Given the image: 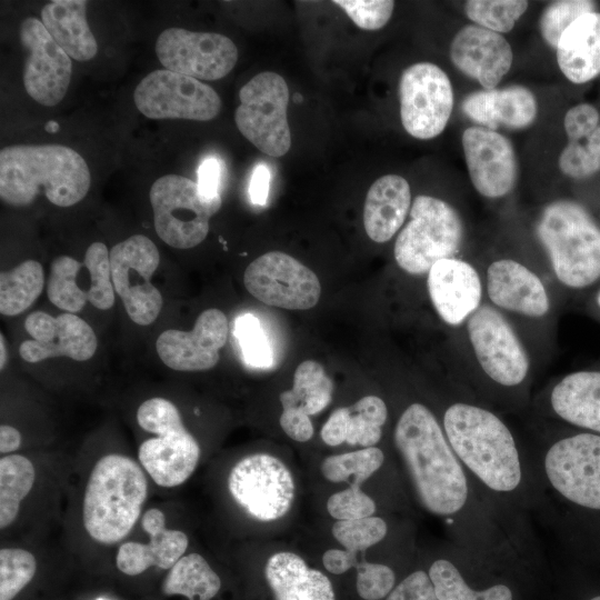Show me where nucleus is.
Returning <instances> with one entry per match:
<instances>
[{
  "label": "nucleus",
  "instance_id": "27",
  "mask_svg": "<svg viewBox=\"0 0 600 600\" xmlns=\"http://www.w3.org/2000/svg\"><path fill=\"white\" fill-rule=\"evenodd\" d=\"M409 182L399 174L377 179L367 192L363 226L368 237L378 243L389 241L403 226L411 209Z\"/></svg>",
  "mask_w": 600,
  "mask_h": 600
},
{
  "label": "nucleus",
  "instance_id": "35",
  "mask_svg": "<svg viewBox=\"0 0 600 600\" xmlns=\"http://www.w3.org/2000/svg\"><path fill=\"white\" fill-rule=\"evenodd\" d=\"M44 287V272L40 262L26 260L0 274V312L14 317L38 299Z\"/></svg>",
  "mask_w": 600,
  "mask_h": 600
},
{
  "label": "nucleus",
  "instance_id": "5",
  "mask_svg": "<svg viewBox=\"0 0 600 600\" xmlns=\"http://www.w3.org/2000/svg\"><path fill=\"white\" fill-rule=\"evenodd\" d=\"M536 231L563 287L580 290L600 279V226L582 204L568 199L550 202Z\"/></svg>",
  "mask_w": 600,
  "mask_h": 600
},
{
  "label": "nucleus",
  "instance_id": "7",
  "mask_svg": "<svg viewBox=\"0 0 600 600\" xmlns=\"http://www.w3.org/2000/svg\"><path fill=\"white\" fill-rule=\"evenodd\" d=\"M410 220L397 236L393 256L400 269L427 274L439 260L457 257L464 236L458 211L447 201L426 194L414 198Z\"/></svg>",
  "mask_w": 600,
  "mask_h": 600
},
{
  "label": "nucleus",
  "instance_id": "47",
  "mask_svg": "<svg viewBox=\"0 0 600 600\" xmlns=\"http://www.w3.org/2000/svg\"><path fill=\"white\" fill-rule=\"evenodd\" d=\"M357 591L364 600H380L387 597L396 583L393 570L381 563H357Z\"/></svg>",
  "mask_w": 600,
  "mask_h": 600
},
{
  "label": "nucleus",
  "instance_id": "41",
  "mask_svg": "<svg viewBox=\"0 0 600 600\" xmlns=\"http://www.w3.org/2000/svg\"><path fill=\"white\" fill-rule=\"evenodd\" d=\"M528 4L523 0H470L464 4V12L477 26L506 33L527 11Z\"/></svg>",
  "mask_w": 600,
  "mask_h": 600
},
{
  "label": "nucleus",
  "instance_id": "60",
  "mask_svg": "<svg viewBox=\"0 0 600 600\" xmlns=\"http://www.w3.org/2000/svg\"><path fill=\"white\" fill-rule=\"evenodd\" d=\"M46 130L48 132H56L57 130H59V124L54 121H49L47 124H46Z\"/></svg>",
  "mask_w": 600,
  "mask_h": 600
},
{
  "label": "nucleus",
  "instance_id": "11",
  "mask_svg": "<svg viewBox=\"0 0 600 600\" xmlns=\"http://www.w3.org/2000/svg\"><path fill=\"white\" fill-rule=\"evenodd\" d=\"M160 254L143 234H134L110 250L111 279L129 318L139 326L151 324L159 316L163 299L152 284Z\"/></svg>",
  "mask_w": 600,
  "mask_h": 600
},
{
  "label": "nucleus",
  "instance_id": "49",
  "mask_svg": "<svg viewBox=\"0 0 600 600\" xmlns=\"http://www.w3.org/2000/svg\"><path fill=\"white\" fill-rule=\"evenodd\" d=\"M558 163L562 173L572 179H584L600 170V158L580 141H569L562 149Z\"/></svg>",
  "mask_w": 600,
  "mask_h": 600
},
{
  "label": "nucleus",
  "instance_id": "17",
  "mask_svg": "<svg viewBox=\"0 0 600 600\" xmlns=\"http://www.w3.org/2000/svg\"><path fill=\"white\" fill-rule=\"evenodd\" d=\"M156 53L166 70L210 81L226 77L238 60L230 38L182 28L163 30L156 41Z\"/></svg>",
  "mask_w": 600,
  "mask_h": 600
},
{
  "label": "nucleus",
  "instance_id": "51",
  "mask_svg": "<svg viewBox=\"0 0 600 600\" xmlns=\"http://www.w3.org/2000/svg\"><path fill=\"white\" fill-rule=\"evenodd\" d=\"M386 600H438L429 574L417 570L407 576L387 596Z\"/></svg>",
  "mask_w": 600,
  "mask_h": 600
},
{
  "label": "nucleus",
  "instance_id": "15",
  "mask_svg": "<svg viewBox=\"0 0 600 600\" xmlns=\"http://www.w3.org/2000/svg\"><path fill=\"white\" fill-rule=\"evenodd\" d=\"M137 109L150 119L209 121L221 108L219 94L198 79L159 69L136 87Z\"/></svg>",
  "mask_w": 600,
  "mask_h": 600
},
{
  "label": "nucleus",
  "instance_id": "37",
  "mask_svg": "<svg viewBox=\"0 0 600 600\" xmlns=\"http://www.w3.org/2000/svg\"><path fill=\"white\" fill-rule=\"evenodd\" d=\"M438 600H513V592L504 583L482 590L471 588L459 569L447 559L432 562L428 571Z\"/></svg>",
  "mask_w": 600,
  "mask_h": 600
},
{
  "label": "nucleus",
  "instance_id": "21",
  "mask_svg": "<svg viewBox=\"0 0 600 600\" xmlns=\"http://www.w3.org/2000/svg\"><path fill=\"white\" fill-rule=\"evenodd\" d=\"M470 180L481 196L497 199L516 186L518 163L512 143L503 134L484 127H470L461 138Z\"/></svg>",
  "mask_w": 600,
  "mask_h": 600
},
{
  "label": "nucleus",
  "instance_id": "53",
  "mask_svg": "<svg viewBox=\"0 0 600 600\" xmlns=\"http://www.w3.org/2000/svg\"><path fill=\"white\" fill-rule=\"evenodd\" d=\"M221 168L216 158H207L198 169V186L201 192L210 198H221L219 193Z\"/></svg>",
  "mask_w": 600,
  "mask_h": 600
},
{
  "label": "nucleus",
  "instance_id": "12",
  "mask_svg": "<svg viewBox=\"0 0 600 600\" xmlns=\"http://www.w3.org/2000/svg\"><path fill=\"white\" fill-rule=\"evenodd\" d=\"M229 491L252 518L272 521L283 517L294 498V482L286 464L267 453L242 458L231 469Z\"/></svg>",
  "mask_w": 600,
  "mask_h": 600
},
{
  "label": "nucleus",
  "instance_id": "50",
  "mask_svg": "<svg viewBox=\"0 0 600 600\" xmlns=\"http://www.w3.org/2000/svg\"><path fill=\"white\" fill-rule=\"evenodd\" d=\"M600 122L599 111L591 103L582 102L571 107L564 114L563 127L569 141L587 139Z\"/></svg>",
  "mask_w": 600,
  "mask_h": 600
},
{
  "label": "nucleus",
  "instance_id": "29",
  "mask_svg": "<svg viewBox=\"0 0 600 600\" xmlns=\"http://www.w3.org/2000/svg\"><path fill=\"white\" fill-rule=\"evenodd\" d=\"M549 403L559 419L600 434V370L566 374L552 387Z\"/></svg>",
  "mask_w": 600,
  "mask_h": 600
},
{
  "label": "nucleus",
  "instance_id": "14",
  "mask_svg": "<svg viewBox=\"0 0 600 600\" xmlns=\"http://www.w3.org/2000/svg\"><path fill=\"white\" fill-rule=\"evenodd\" d=\"M400 117L413 138L429 140L446 128L453 108V89L447 73L431 62L414 63L399 81Z\"/></svg>",
  "mask_w": 600,
  "mask_h": 600
},
{
  "label": "nucleus",
  "instance_id": "58",
  "mask_svg": "<svg viewBox=\"0 0 600 600\" xmlns=\"http://www.w3.org/2000/svg\"><path fill=\"white\" fill-rule=\"evenodd\" d=\"M7 361V350L3 334L0 336V369L2 370Z\"/></svg>",
  "mask_w": 600,
  "mask_h": 600
},
{
  "label": "nucleus",
  "instance_id": "45",
  "mask_svg": "<svg viewBox=\"0 0 600 600\" xmlns=\"http://www.w3.org/2000/svg\"><path fill=\"white\" fill-rule=\"evenodd\" d=\"M597 2L591 0H560L550 3L542 12L539 27L544 41L557 48L563 31L580 16L596 11Z\"/></svg>",
  "mask_w": 600,
  "mask_h": 600
},
{
  "label": "nucleus",
  "instance_id": "39",
  "mask_svg": "<svg viewBox=\"0 0 600 600\" xmlns=\"http://www.w3.org/2000/svg\"><path fill=\"white\" fill-rule=\"evenodd\" d=\"M383 461L381 449L370 447L326 458L321 472L331 482L351 481L350 486H360L381 468Z\"/></svg>",
  "mask_w": 600,
  "mask_h": 600
},
{
  "label": "nucleus",
  "instance_id": "42",
  "mask_svg": "<svg viewBox=\"0 0 600 600\" xmlns=\"http://www.w3.org/2000/svg\"><path fill=\"white\" fill-rule=\"evenodd\" d=\"M37 560L28 550H0V600H12L34 577Z\"/></svg>",
  "mask_w": 600,
  "mask_h": 600
},
{
  "label": "nucleus",
  "instance_id": "9",
  "mask_svg": "<svg viewBox=\"0 0 600 600\" xmlns=\"http://www.w3.org/2000/svg\"><path fill=\"white\" fill-rule=\"evenodd\" d=\"M474 360L494 384L521 387L531 371L526 346L510 319L484 302L462 326Z\"/></svg>",
  "mask_w": 600,
  "mask_h": 600
},
{
  "label": "nucleus",
  "instance_id": "46",
  "mask_svg": "<svg viewBox=\"0 0 600 600\" xmlns=\"http://www.w3.org/2000/svg\"><path fill=\"white\" fill-rule=\"evenodd\" d=\"M361 29L378 30L391 18L394 2L390 0H334Z\"/></svg>",
  "mask_w": 600,
  "mask_h": 600
},
{
  "label": "nucleus",
  "instance_id": "55",
  "mask_svg": "<svg viewBox=\"0 0 600 600\" xmlns=\"http://www.w3.org/2000/svg\"><path fill=\"white\" fill-rule=\"evenodd\" d=\"M270 170L263 163H259L251 176L249 194L253 203L264 206L269 194Z\"/></svg>",
  "mask_w": 600,
  "mask_h": 600
},
{
  "label": "nucleus",
  "instance_id": "62",
  "mask_svg": "<svg viewBox=\"0 0 600 600\" xmlns=\"http://www.w3.org/2000/svg\"><path fill=\"white\" fill-rule=\"evenodd\" d=\"M98 600H104V599L99 598Z\"/></svg>",
  "mask_w": 600,
  "mask_h": 600
},
{
  "label": "nucleus",
  "instance_id": "4",
  "mask_svg": "<svg viewBox=\"0 0 600 600\" xmlns=\"http://www.w3.org/2000/svg\"><path fill=\"white\" fill-rule=\"evenodd\" d=\"M148 482L133 459L110 453L93 466L84 490L82 520L97 542L121 541L134 527L147 499Z\"/></svg>",
  "mask_w": 600,
  "mask_h": 600
},
{
  "label": "nucleus",
  "instance_id": "16",
  "mask_svg": "<svg viewBox=\"0 0 600 600\" xmlns=\"http://www.w3.org/2000/svg\"><path fill=\"white\" fill-rule=\"evenodd\" d=\"M243 282L259 301L289 310L310 309L321 294L317 274L281 251H270L253 260L244 271Z\"/></svg>",
  "mask_w": 600,
  "mask_h": 600
},
{
  "label": "nucleus",
  "instance_id": "1",
  "mask_svg": "<svg viewBox=\"0 0 600 600\" xmlns=\"http://www.w3.org/2000/svg\"><path fill=\"white\" fill-rule=\"evenodd\" d=\"M393 438L421 504L441 517L459 513L469 498L464 467L433 412L419 402L409 404Z\"/></svg>",
  "mask_w": 600,
  "mask_h": 600
},
{
  "label": "nucleus",
  "instance_id": "24",
  "mask_svg": "<svg viewBox=\"0 0 600 600\" xmlns=\"http://www.w3.org/2000/svg\"><path fill=\"white\" fill-rule=\"evenodd\" d=\"M450 59L483 89H493L512 66L511 46L500 33L477 24L461 28L450 44Z\"/></svg>",
  "mask_w": 600,
  "mask_h": 600
},
{
  "label": "nucleus",
  "instance_id": "38",
  "mask_svg": "<svg viewBox=\"0 0 600 600\" xmlns=\"http://www.w3.org/2000/svg\"><path fill=\"white\" fill-rule=\"evenodd\" d=\"M82 267L83 263L69 256H59L51 262L47 296L53 306L66 312L77 313L88 301L86 291L77 282Z\"/></svg>",
  "mask_w": 600,
  "mask_h": 600
},
{
  "label": "nucleus",
  "instance_id": "13",
  "mask_svg": "<svg viewBox=\"0 0 600 600\" xmlns=\"http://www.w3.org/2000/svg\"><path fill=\"white\" fill-rule=\"evenodd\" d=\"M544 472L552 488L571 503L600 510V434L580 432L547 450Z\"/></svg>",
  "mask_w": 600,
  "mask_h": 600
},
{
  "label": "nucleus",
  "instance_id": "43",
  "mask_svg": "<svg viewBox=\"0 0 600 600\" xmlns=\"http://www.w3.org/2000/svg\"><path fill=\"white\" fill-rule=\"evenodd\" d=\"M387 531L386 521L373 516L354 520H338L332 526L333 537L346 550L357 553L380 542Z\"/></svg>",
  "mask_w": 600,
  "mask_h": 600
},
{
  "label": "nucleus",
  "instance_id": "31",
  "mask_svg": "<svg viewBox=\"0 0 600 600\" xmlns=\"http://www.w3.org/2000/svg\"><path fill=\"white\" fill-rule=\"evenodd\" d=\"M264 574L276 600H336L328 577L309 568L296 553L277 552L271 556Z\"/></svg>",
  "mask_w": 600,
  "mask_h": 600
},
{
  "label": "nucleus",
  "instance_id": "22",
  "mask_svg": "<svg viewBox=\"0 0 600 600\" xmlns=\"http://www.w3.org/2000/svg\"><path fill=\"white\" fill-rule=\"evenodd\" d=\"M228 338V319L217 309L204 310L190 331L168 329L156 341L161 361L176 371H203L220 359V349Z\"/></svg>",
  "mask_w": 600,
  "mask_h": 600
},
{
  "label": "nucleus",
  "instance_id": "52",
  "mask_svg": "<svg viewBox=\"0 0 600 600\" xmlns=\"http://www.w3.org/2000/svg\"><path fill=\"white\" fill-rule=\"evenodd\" d=\"M280 426L291 439L306 442L313 436V426L310 417L292 410H282Z\"/></svg>",
  "mask_w": 600,
  "mask_h": 600
},
{
  "label": "nucleus",
  "instance_id": "34",
  "mask_svg": "<svg viewBox=\"0 0 600 600\" xmlns=\"http://www.w3.org/2000/svg\"><path fill=\"white\" fill-rule=\"evenodd\" d=\"M221 581L199 553L183 556L169 571L162 583L167 596L181 594L189 600H211Z\"/></svg>",
  "mask_w": 600,
  "mask_h": 600
},
{
  "label": "nucleus",
  "instance_id": "18",
  "mask_svg": "<svg viewBox=\"0 0 600 600\" xmlns=\"http://www.w3.org/2000/svg\"><path fill=\"white\" fill-rule=\"evenodd\" d=\"M19 37L27 52L23 66V86L27 93L42 106L58 104L70 84V57L34 17L21 21Z\"/></svg>",
  "mask_w": 600,
  "mask_h": 600
},
{
  "label": "nucleus",
  "instance_id": "8",
  "mask_svg": "<svg viewBox=\"0 0 600 600\" xmlns=\"http://www.w3.org/2000/svg\"><path fill=\"white\" fill-rule=\"evenodd\" d=\"M149 199L158 237L177 249L200 244L209 232L210 218L221 207V198L206 197L197 182L179 174L157 179Z\"/></svg>",
  "mask_w": 600,
  "mask_h": 600
},
{
  "label": "nucleus",
  "instance_id": "2",
  "mask_svg": "<svg viewBox=\"0 0 600 600\" xmlns=\"http://www.w3.org/2000/svg\"><path fill=\"white\" fill-rule=\"evenodd\" d=\"M91 174L84 159L61 144H20L0 151V197L13 207L39 193L58 207H71L88 193Z\"/></svg>",
  "mask_w": 600,
  "mask_h": 600
},
{
  "label": "nucleus",
  "instance_id": "10",
  "mask_svg": "<svg viewBox=\"0 0 600 600\" xmlns=\"http://www.w3.org/2000/svg\"><path fill=\"white\" fill-rule=\"evenodd\" d=\"M239 99L234 121L242 136L268 156H284L291 146L286 80L271 71L258 73L242 86Z\"/></svg>",
  "mask_w": 600,
  "mask_h": 600
},
{
  "label": "nucleus",
  "instance_id": "26",
  "mask_svg": "<svg viewBox=\"0 0 600 600\" xmlns=\"http://www.w3.org/2000/svg\"><path fill=\"white\" fill-rule=\"evenodd\" d=\"M462 110L471 120L491 130L499 126L523 129L533 123L538 104L529 89L511 84L470 93L462 102Z\"/></svg>",
  "mask_w": 600,
  "mask_h": 600
},
{
  "label": "nucleus",
  "instance_id": "20",
  "mask_svg": "<svg viewBox=\"0 0 600 600\" xmlns=\"http://www.w3.org/2000/svg\"><path fill=\"white\" fill-rule=\"evenodd\" d=\"M483 283L489 303L504 314L542 320L551 312V297L544 281L516 259L499 258L490 262Z\"/></svg>",
  "mask_w": 600,
  "mask_h": 600
},
{
  "label": "nucleus",
  "instance_id": "33",
  "mask_svg": "<svg viewBox=\"0 0 600 600\" xmlns=\"http://www.w3.org/2000/svg\"><path fill=\"white\" fill-rule=\"evenodd\" d=\"M333 382L323 367L313 360L301 362L293 374L291 390L280 394L282 410H292L307 416L322 411L331 401Z\"/></svg>",
  "mask_w": 600,
  "mask_h": 600
},
{
  "label": "nucleus",
  "instance_id": "36",
  "mask_svg": "<svg viewBox=\"0 0 600 600\" xmlns=\"http://www.w3.org/2000/svg\"><path fill=\"white\" fill-rule=\"evenodd\" d=\"M36 470L22 454H7L0 459V528L3 530L17 519L22 500L31 491Z\"/></svg>",
  "mask_w": 600,
  "mask_h": 600
},
{
  "label": "nucleus",
  "instance_id": "28",
  "mask_svg": "<svg viewBox=\"0 0 600 600\" xmlns=\"http://www.w3.org/2000/svg\"><path fill=\"white\" fill-rule=\"evenodd\" d=\"M557 62L572 83H587L600 74V12L591 11L577 18L561 34Z\"/></svg>",
  "mask_w": 600,
  "mask_h": 600
},
{
  "label": "nucleus",
  "instance_id": "54",
  "mask_svg": "<svg viewBox=\"0 0 600 600\" xmlns=\"http://www.w3.org/2000/svg\"><path fill=\"white\" fill-rule=\"evenodd\" d=\"M357 554L349 550L329 549L323 553L322 562L330 573L342 574L357 566L359 562Z\"/></svg>",
  "mask_w": 600,
  "mask_h": 600
},
{
  "label": "nucleus",
  "instance_id": "32",
  "mask_svg": "<svg viewBox=\"0 0 600 600\" xmlns=\"http://www.w3.org/2000/svg\"><path fill=\"white\" fill-rule=\"evenodd\" d=\"M87 1L54 0L41 9V22L63 51L78 61H88L98 52L97 40L87 21Z\"/></svg>",
  "mask_w": 600,
  "mask_h": 600
},
{
  "label": "nucleus",
  "instance_id": "59",
  "mask_svg": "<svg viewBox=\"0 0 600 600\" xmlns=\"http://www.w3.org/2000/svg\"><path fill=\"white\" fill-rule=\"evenodd\" d=\"M581 600H600V590L591 591L588 593V597H584Z\"/></svg>",
  "mask_w": 600,
  "mask_h": 600
},
{
  "label": "nucleus",
  "instance_id": "19",
  "mask_svg": "<svg viewBox=\"0 0 600 600\" xmlns=\"http://www.w3.org/2000/svg\"><path fill=\"white\" fill-rule=\"evenodd\" d=\"M24 329L31 339L21 342L19 354L30 363L56 357L86 361L93 357L98 347L93 329L76 313L53 317L34 311L26 318Z\"/></svg>",
  "mask_w": 600,
  "mask_h": 600
},
{
  "label": "nucleus",
  "instance_id": "48",
  "mask_svg": "<svg viewBox=\"0 0 600 600\" xmlns=\"http://www.w3.org/2000/svg\"><path fill=\"white\" fill-rule=\"evenodd\" d=\"M327 510L337 520H354L371 517L376 503L360 486L353 484L333 493L327 501Z\"/></svg>",
  "mask_w": 600,
  "mask_h": 600
},
{
  "label": "nucleus",
  "instance_id": "23",
  "mask_svg": "<svg viewBox=\"0 0 600 600\" xmlns=\"http://www.w3.org/2000/svg\"><path fill=\"white\" fill-rule=\"evenodd\" d=\"M427 288L437 314L453 328L462 327L483 303L481 274L458 257L437 261L427 273Z\"/></svg>",
  "mask_w": 600,
  "mask_h": 600
},
{
  "label": "nucleus",
  "instance_id": "3",
  "mask_svg": "<svg viewBox=\"0 0 600 600\" xmlns=\"http://www.w3.org/2000/svg\"><path fill=\"white\" fill-rule=\"evenodd\" d=\"M446 437L459 461L487 488L509 493L522 482V463L507 423L481 406L457 401L442 417Z\"/></svg>",
  "mask_w": 600,
  "mask_h": 600
},
{
  "label": "nucleus",
  "instance_id": "30",
  "mask_svg": "<svg viewBox=\"0 0 600 600\" xmlns=\"http://www.w3.org/2000/svg\"><path fill=\"white\" fill-rule=\"evenodd\" d=\"M387 418L386 402L377 396H366L350 407L334 410L320 434L331 447L347 442L370 448L380 441Z\"/></svg>",
  "mask_w": 600,
  "mask_h": 600
},
{
  "label": "nucleus",
  "instance_id": "57",
  "mask_svg": "<svg viewBox=\"0 0 600 600\" xmlns=\"http://www.w3.org/2000/svg\"><path fill=\"white\" fill-rule=\"evenodd\" d=\"M586 140L588 149L600 158V124Z\"/></svg>",
  "mask_w": 600,
  "mask_h": 600
},
{
  "label": "nucleus",
  "instance_id": "6",
  "mask_svg": "<svg viewBox=\"0 0 600 600\" xmlns=\"http://www.w3.org/2000/svg\"><path fill=\"white\" fill-rule=\"evenodd\" d=\"M137 422L144 431L157 434L139 447L142 468L160 487L182 484L198 466L200 447L186 429L178 408L164 398L148 399L137 410Z\"/></svg>",
  "mask_w": 600,
  "mask_h": 600
},
{
  "label": "nucleus",
  "instance_id": "56",
  "mask_svg": "<svg viewBox=\"0 0 600 600\" xmlns=\"http://www.w3.org/2000/svg\"><path fill=\"white\" fill-rule=\"evenodd\" d=\"M21 444V433L14 427L1 424L0 427V452L3 454L14 452Z\"/></svg>",
  "mask_w": 600,
  "mask_h": 600
},
{
  "label": "nucleus",
  "instance_id": "40",
  "mask_svg": "<svg viewBox=\"0 0 600 600\" xmlns=\"http://www.w3.org/2000/svg\"><path fill=\"white\" fill-rule=\"evenodd\" d=\"M83 266L89 274L88 301L100 310L114 304V288L111 279L110 251L102 242L91 243L84 254Z\"/></svg>",
  "mask_w": 600,
  "mask_h": 600
},
{
  "label": "nucleus",
  "instance_id": "61",
  "mask_svg": "<svg viewBox=\"0 0 600 600\" xmlns=\"http://www.w3.org/2000/svg\"><path fill=\"white\" fill-rule=\"evenodd\" d=\"M597 303H598V306L600 307V291H599L598 294H597Z\"/></svg>",
  "mask_w": 600,
  "mask_h": 600
},
{
  "label": "nucleus",
  "instance_id": "25",
  "mask_svg": "<svg viewBox=\"0 0 600 600\" xmlns=\"http://www.w3.org/2000/svg\"><path fill=\"white\" fill-rule=\"evenodd\" d=\"M149 536V543L129 541L117 552V567L127 576H138L150 567L171 569L186 552L189 539L180 530L166 526V516L158 508L148 509L141 521Z\"/></svg>",
  "mask_w": 600,
  "mask_h": 600
},
{
  "label": "nucleus",
  "instance_id": "44",
  "mask_svg": "<svg viewBox=\"0 0 600 600\" xmlns=\"http://www.w3.org/2000/svg\"><path fill=\"white\" fill-rule=\"evenodd\" d=\"M234 334L248 364L256 368H270L273 364L270 342L256 316H240L234 322Z\"/></svg>",
  "mask_w": 600,
  "mask_h": 600
}]
</instances>
